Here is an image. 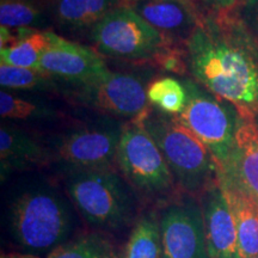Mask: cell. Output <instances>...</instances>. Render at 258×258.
Returning a JSON list of instances; mask_svg holds the SVG:
<instances>
[{
  "instance_id": "cell-1",
  "label": "cell",
  "mask_w": 258,
  "mask_h": 258,
  "mask_svg": "<svg viewBox=\"0 0 258 258\" xmlns=\"http://www.w3.org/2000/svg\"><path fill=\"white\" fill-rule=\"evenodd\" d=\"M184 50L194 80L240 115H258V40L233 11L202 12Z\"/></svg>"
},
{
  "instance_id": "cell-2",
  "label": "cell",
  "mask_w": 258,
  "mask_h": 258,
  "mask_svg": "<svg viewBox=\"0 0 258 258\" xmlns=\"http://www.w3.org/2000/svg\"><path fill=\"white\" fill-rule=\"evenodd\" d=\"M6 227L14 243L27 253H50L69 241L77 226L76 208L47 177H21L6 200Z\"/></svg>"
},
{
  "instance_id": "cell-3",
  "label": "cell",
  "mask_w": 258,
  "mask_h": 258,
  "mask_svg": "<svg viewBox=\"0 0 258 258\" xmlns=\"http://www.w3.org/2000/svg\"><path fill=\"white\" fill-rule=\"evenodd\" d=\"M64 192L90 227L110 233L137 221V192L112 167L61 172Z\"/></svg>"
},
{
  "instance_id": "cell-4",
  "label": "cell",
  "mask_w": 258,
  "mask_h": 258,
  "mask_svg": "<svg viewBox=\"0 0 258 258\" xmlns=\"http://www.w3.org/2000/svg\"><path fill=\"white\" fill-rule=\"evenodd\" d=\"M139 118L160 150L179 189L200 198L217 182V161L207 147L175 116L163 114L150 105Z\"/></svg>"
},
{
  "instance_id": "cell-5",
  "label": "cell",
  "mask_w": 258,
  "mask_h": 258,
  "mask_svg": "<svg viewBox=\"0 0 258 258\" xmlns=\"http://www.w3.org/2000/svg\"><path fill=\"white\" fill-rule=\"evenodd\" d=\"M124 123L103 115L63 129L44 145L60 172L112 167Z\"/></svg>"
},
{
  "instance_id": "cell-6",
  "label": "cell",
  "mask_w": 258,
  "mask_h": 258,
  "mask_svg": "<svg viewBox=\"0 0 258 258\" xmlns=\"http://www.w3.org/2000/svg\"><path fill=\"white\" fill-rule=\"evenodd\" d=\"M180 82L186 99L183 110L175 117L207 147L218 167L224 166L234 145L239 111L192 78H182Z\"/></svg>"
},
{
  "instance_id": "cell-7",
  "label": "cell",
  "mask_w": 258,
  "mask_h": 258,
  "mask_svg": "<svg viewBox=\"0 0 258 258\" xmlns=\"http://www.w3.org/2000/svg\"><path fill=\"white\" fill-rule=\"evenodd\" d=\"M116 163L137 195L145 199H169L177 188L169 165L139 117L124 123Z\"/></svg>"
},
{
  "instance_id": "cell-8",
  "label": "cell",
  "mask_w": 258,
  "mask_h": 258,
  "mask_svg": "<svg viewBox=\"0 0 258 258\" xmlns=\"http://www.w3.org/2000/svg\"><path fill=\"white\" fill-rule=\"evenodd\" d=\"M93 49L101 55L124 60H153L171 42L134 11L121 5L90 31Z\"/></svg>"
},
{
  "instance_id": "cell-9",
  "label": "cell",
  "mask_w": 258,
  "mask_h": 258,
  "mask_svg": "<svg viewBox=\"0 0 258 258\" xmlns=\"http://www.w3.org/2000/svg\"><path fill=\"white\" fill-rule=\"evenodd\" d=\"M147 78L141 74L111 72L85 83L61 84V93L92 110L112 117L137 118L148 109Z\"/></svg>"
},
{
  "instance_id": "cell-10",
  "label": "cell",
  "mask_w": 258,
  "mask_h": 258,
  "mask_svg": "<svg viewBox=\"0 0 258 258\" xmlns=\"http://www.w3.org/2000/svg\"><path fill=\"white\" fill-rule=\"evenodd\" d=\"M163 258H209L200 200L188 195L169 203L159 217Z\"/></svg>"
},
{
  "instance_id": "cell-11",
  "label": "cell",
  "mask_w": 258,
  "mask_h": 258,
  "mask_svg": "<svg viewBox=\"0 0 258 258\" xmlns=\"http://www.w3.org/2000/svg\"><path fill=\"white\" fill-rule=\"evenodd\" d=\"M49 44L42 54L40 70L61 82L79 84L103 76L109 69L95 49L76 43L51 30Z\"/></svg>"
},
{
  "instance_id": "cell-12",
  "label": "cell",
  "mask_w": 258,
  "mask_h": 258,
  "mask_svg": "<svg viewBox=\"0 0 258 258\" xmlns=\"http://www.w3.org/2000/svg\"><path fill=\"white\" fill-rule=\"evenodd\" d=\"M218 175L258 207V129L253 116L240 115L232 152Z\"/></svg>"
},
{
  "instance_id": "cell-13",
  "label": "cell",
  "mask_w": 258,
  "mask_h": 258,
  "mask_svg": "<svg viewBox=\"0 0 258 258\" xmlns=\"http://www.w3.org/2000/svg\"><path fill=\"white\" fill-rule=\"evenodd\" d=\"M209 258H238L237 227L230 205L217 180L200 196Z\"/></svg>"
},
{
  "instance_id": "cell-14",
  "label": "cell",
  "mask_w": 258,
  "mask_h": 258,
  "mask_svg": "<svg viewBox=\"0 0 258 258\" xmlns=\"http://www.w3.org/2000/svg\"><path fill=\"white\" fill-rule=\"evenodd\" d=\"M128 6L173 44L185 43L202 16L192 0H139Z\"/></svg>"
},
{
  "instance_id": "cell-15",
  "label": "cell",
  "mask_w": 258,
  "mask_h": 258,
  "mask_svg": "<svg viewBox=\"0 0 258 258\" xmlns=\"http://www.w3.org/2000/svg\"><path fill=\"white\" fill-rule=\"evenodd\" d=\"M50 163L46 145L15 125L0 127V177L2 183L16 172H28Z\"/></svg>"
},
{
  "instance_id": "cell-16",
  "label": "cell",
  "mask_w": 258,
  "mask_h": 258,
  "mask_svg": "<svg viewBox=\"0 0 258 258\" xmlns=\"http://www.w3.org/2000/svg\"><path fill=\"white\" fill-rule=\"evenodd\" d=\"M123 5L122 0H49L51 22L71 32L89 30L109 12Z\"/></svg>"
},
{
  "instance_id": "cell-17",
  "label": "cell",
  "mask_w": 258,
  "mask_h": 258,
  "mask_svg": "<svg viewBox=\"0 0 258 258\" xmlns=\"http://www.w3.org/2000/svg\"><path fill=\"white\" fill-rule=\"evenodd\" d=\"M218 180L233 214L238 235V258L258 256V207L227 180Z\"/></svg>"
},
{
  "instance_id": "cell-18",
  "label": "cell",
  "mask_w": 258,
  "mask_h": 258,
  "mask_svg": "<svg viewBox=\"0 0 258 258\" xmlns=\"http://www.w3.org/2000/svg\"><path fill=\"white\" fill-rule=\"evenodd\" d=\"M121 258H163L159 218L146 212L134 222Z\"/></svg>"
},
{
  "instance_id": "cell-19",
  "label": "cell",
  "mask_w": 258,
  "mask_h": 258,
  "mask_svg": "<svg viewBox=\"0 0 258 258\" xmlns=\"http://www.w3.org/2000/svg\"><path fill=\"white\" fill-rule=\"evenodd\" d=\"M0 115L3 120H53L57 110L49 102L38 96L22 95L21 91L2 89Z\"/></svg>"
},
{
  "instance_id": "cell-20",
  "label": "cell",
  "mask_w": 258,
  "mask_h": 258,
  "mask_svg": "<svg viewBox=\"0 0 258 258\" xmlns=\"http://www.w3.org/2000/svg\"><path fill=\"white\" fill-rule=\"evenodd\" d=\"M47 258H121V252L108 233L93 231L71 238Z\"/></svg>"
},
{
  "instance_id": "cell-21",
  "label": "cell",
  "mask_w": 258,
  "mask_h": 258,
  "mask_svg": "<svg viewBox=\"0 0 258 258\" xmlns=\"http://www.w3.org/2000/svg\"><path fill=\"white\" fill-rule=\"evenodd\" d=\"M49 30L28 29L27 34L11 46L0 49L2 63L22 69L40 70V60L49 44Z\"/></svg>"
},
{
  "instance_id": "cell-22",
  "label": "cell",
  "mask_w": 258,
  "mask_h": 258,
  "mask_svg": "<svg viewBox=\"0 0 258 258\" xmlns=\"http://www.w3.org/2000/svg\"><path fill=\"white\" fill-rule=\"evenodd\" d=\"M51 22L41 0H2L0 24L9 29L44 30Z\"/></svg>"
},
{
  "instance_id": "cell-23",
  "label": "cell",
  "mask_w": 258,
  "mask_h": 258,
  "mask_svg": "<svg viewBox=\"0 0 258 258\" xmlns=\"http://www.w3.org/2000/svg\"><path fill=\"white\" fill-rule=\"evenodd\" d=\"M61 80L41 70L0 64V85L12 91H60Z\"/></svg>"
},
{
  "instance_id": "cell-24",
  "label": "cell",
  "mask_w": 258,
  "mask_h": 258,
  "mask_svg": "<svg viewBox=\"0 0 258 258\" xmlns=\"http://www.w3.org/2000/svg\"><path fill=\"white\" fill-rule=\"evenodd\" d=\"M147 99L151 106L163 114L177 116L185 104L186 93L182 82L172 77H164L150 83Z\"/></svg>"
},
{
  "instance_id": "cell-25",
  "label": "cell",
  "mask_w": 258,
  "mask_h": 258,
  "mask_svg": "<svg viewBox=\"0 0 258 258\" xmlns=\"http://www.w3.org/2000/svg\"><path fill=\"white\" fill-rule=\"evenodd\" d=\"M175 44L170 43L154 57L153 61L165 72H170L178 76H184L189 72L188 63L185 59V50L173 47Z\"/></svg>"
},
{
  "instance_id": "cell-26",
  "label": "cell",
  "mask_w": 258,
  "mask_h": 258,
  "mask_svg": "<svg viewBox=\"0 0 258 258\" xmlns=\"http://www.w3.org/2000/svg\"><path fill=\"white\" fill-rule=\"evenodd\" d=\"M233 14L258 40V0H239Z\"/></svg>"
},
{
  "instance_id": "cell-27",
  "label": "cell",
  "mask_w": 258,
  "mask_h": 258,
  "mask_svg": "<svg viewBox=\"0 0 258 258\" xmlns=\"http://www.w3.org/2000/svg\"><path fill=\"white\" fill-rule=\"evenodd\" d=\"M208 11L213 12H230L233 11L239 0H202Z\"/></svg>"
},
{
  "instance_id": "cell-28",
  "label": "cell",
  "mask_w": 258,
  "mask_h": 258,
  "mask_svg": "<svg viewBox=\"0 0 258 258\" xmlns=\"http://www.w3.org/2000/svg\"><path fill=\"white\" fill-rule=\"evenodd\" d=\"M2 258H40V257H37L36 254H31V253H8V254H3Z\"/></svg>"
},
{
  "instance_id": "cell-29",
  "label": "cell",
  "mask_w": 258,
  "mask_h": 258,
  "mask_svg": "<svg viewBox=\"0 0 258 258\" xmlns=\"http://www.w3.org/2000/svg\"><path fill=\"white\" fill-rule=\"evenodd\" d=\"M122 2H123V5H129V4H132V3L139 2V0H122Z\"/></svg>"
},
{
  "instance_id": "cell-30",
  "label": "cell",
  "mask_w": 258,
  "mask_h": 258,
  "mask_svg": "<svg viewBox=\"0 0 258 258\" xmlns=\"http://www.w3.org/2000/svg\"><path fill=\"white\" fill-rule=\"evenodd\" d=\"M253 120H254V123H256V127H257V129H258V115L254 116Z\"/></svg>"
},
{
  "instance_id": "cell-31",
  "label": "cell",
  "mask_w": 258,
  "mask_h": 258,
  "mask_svg": "<svg viewBox=\"0 0 258 258\" xmlns=\"http://www.w3.org/2000/svg\"><path fill=\"white\" fill-rule=\"evenodd\" d=\"M253 258H258V256H256V257H253Z\"/></svg>"
},
{
  "instance_id": "cell-32",
  "label": "cell",
  "mask_w": 258,
  "mask_h": 258,
  "mask_svg": "<svg viewBox=\"0 0 258 258\" xmlns=\"http://www.w3.org/2000/svg\"><path fill=\"white\" fill-rule=\"evenodd\" d=\"M41 2H43V0H41ZM48 2H49V0H48Z\"/></svg>"
}]
</instances>
